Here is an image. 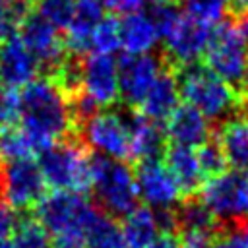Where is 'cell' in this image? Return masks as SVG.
<instances>
[{"mask_svg":"<svg viewBox=\"0 0 248 248\" xmlns=\"http://www.w3.org/2000/svg\"><path fill=\"white\" fill-rule=\"evenodd\" d=\"M163 159H165V165L169 167V170L172 172L174 180L178 182L182 198H190V196L200 194V190L205 182V176L200 169L196 151L192 147L170 143L167 147Z\"/></svg>","mask_w":248,"mask_h":248,"instance_id":"22","label":"cell"},{"mask_svg":"<svg viewBox=\"0 0 248 248\" xmlns=\"http://www.w3.org/2000/svg\"><path fill=\"white\" fill-rule=\"evenodd\" d=\"M99 209L85 198V194L52 190L33 205V217L52 234L68 229H83L91 225Z\"/></svg>","mask_w":248,"mask_h":248,"instance_id":"6","label":"cell"},{"mask_svg":"<svg viewBox=\"0 0 248 248\" xmlns=\"http://www.w3.org/2000/svg\"><path fill=\"white\" fill-rule=\"evenodd\" d=\"M134 176H136L138 196L151 209H174L180 203L182 200L180 186L163 161L138 163Z\"/></svg>","mask_w":248,"mask_h":248,"instance_id":"13","label":"cell"},{"mask_svg":"<svg viewBox=\"0 0 248 248\" xmlns=\"http://www.w3.org/2000/svg\"><path fill=\"white\" fill-rule=\"evenodd\" d=\"M203 64L238 97L248 74V41L236 27L234 19L213 25L207 48L203 52Z\"/></svg>","mask_w":248,"mask_h":248,"instance_id":"5","label":"cell"},{"mask_svg":"<svg viewBox=\"0 0 248 248\" xmlns=\"http://www.w3.org/2000/svg\"><path fill=\"white\" fill-rule=\"evenodd\" d=\"M33 10L56 29H66L74 16V0H33Z\"/></svg>","mask_w":248,"mask_h":248,"instance_id":"31","label":"cell"},{"mask_svg":"<svg viewBox=\"0 0 248 248\" xmlns=\"http://www.w3.org/2000/svg\"><path fill=\"white\" fill-rule=\"evenodd\" d=\"M91 192L99 211L112 219L126 217L138 207L140 196L136 188L134 169L126 161L91 153Z\"/></svg>","mask_w":248,"mask_h":248,"instance_id":"3","label":"cell"},{"mask_svg":"<svg viewBox=\"0 0 248 248\" xmlns=\"http://www.w3.org/2000/svg\"><path fill=\"white\" fill-rule=\"evenodd\" d=\"M19 223V213L8 205L6 202H0V240L10 238Z\"/></svg>","mask_w":248,"mask_h":248,"instance_id":"36","label":"cell"},{"mask_svg":"<svg viewBox=\"0 0 248 248\" xmlns=\"http://www.w3.org/2000/svg\"><path fill=\"white\" fill-rule=\"evenodd\" d=\"M180 248H213V238L203 234H184Z\"/></svg>","mask_w":248,"mask_h":248,"instance_id":"38","label":"cell"},{"mask_svg":"<svg viewBox=\"0 0 248 248\" xmlns=\"http://www.w3.org/2000/svg\"><path fill=\"white\" fill-rule=\"evenodd\" d=\"M39 64L17 35L0 41V83L8 89H21L37 79Z\"/></svg>","mask_w":248,"mask_h":248,"instance_id":"16","label":"cell"},{"mask_svg":"<svg viewBox=\"0 0 248 248\" xmlns=\"http://www.w3.org/2000/svg\"><path fill=\"white\" fill-rule=\"evenodd\" d=\"M33 153H35L33 145L21 126L16 124L0 126V165L16 159L31 157Z\"/></svg>","mask_w":248,"mask_h":248,"instance_id":"26","label":"cell"},{"mask_svg":"<svg viewBox=\"0 0 248 248\" xmlns=\"http://www.w3.org/2000/svg\"><path fill=\"white\" fill-rule=\"evenodd\" d=\"M227 2H229V12L232 19L248 16V0H227Z\"/></svg>","mask_w":248,"mask_h":248,"instance_id":"39","label":"cell"},{"mask_svg":"<svg viewBox=\"0 0 248 248\" xmlns=\"http://www.w3.org/2000/svg\"><path fill=\"white\" fill-rule=\"evenodd\" d=\"M174 2H178V0H174Z\"/></svg>","mask_w":248,"mask_h":248,"instance_id":"44","label":"cell"},{"mask_svg":"<svg viewBox=\"0 0 248 248\" xmlns=\"http://www.w3.org/2000/svg\"><path fill=\"white\" fill-rule=\"evenodd\" d=\"M149 0H118V12L128 14V12H136L141 6H145Z\"/></svg>","mask_w":248,"mask_h":248,"instance_id":"40","label":"cell"},{"mask_svg":"<svg viewBox=\"0 0 248 248\" xmlns=\"http://www.w3.org/2000/svg\"><path fill=\"white\" fill-rule=\"evenodd\" d=\"M0 248H14V242L10 238H2L0 240Z\"/></svg>","mask_w":248,"mask_h":248,"instance_id":"43","label":"cell"},{"mask_svg":"<svg viewBox=\"0 0 248 248\" xmlns=\"http://www.w3.org/2000/svg\"><path fill=\"white\" fill-rule=\"evenodd\" d=\"M165 134L170 143L194 149L205 143L211 138L213 130H211V122L198 108L184 103L178 105L165 122Z\"/></svg>","mask_w":248,"mask_h":248,"instance_id":"18","label":"cell"},{"mask_svg":"<svg viewBox=\"0 0 248 248\" xmlns=\"http://www.w3.org/2000/svg\"><path fill=\"white\" fill-rule=\"evenodd\" d=\"M234 23H236V27L240 29V33L244 35V39L248 41V16H242V17L234 19Z\"/></svg>","mask_w":248,"mask_h":248,"instance_id":"41","label":"cell"},{"mask_svg":"<svg viewBox=\"0 0 248 248\" xmlns=\"http://www.w3.org/2000/svg\"><path fill=\"white\" fill-rule=\"evenodd\" d=\"M0 180L4 202L16 211L31 209L46 194V182L41 167L31 157L0 165Z\"/></svg>","mask_w":248,"mask_h":248,"instance_id":"9","label":"cell"},{"mask_svg":"<svg viewBox=\"0 0 248 248\" xmlns=\"http://www.w3.org/2000/svg\"><path fill=\"white\" fill-rule=\"evenodd\" d=\"M17 33H19L17 37L21 39V43L27 46V50L37 60L39 70L45 74V78L52 76L54 70L68 56L64 37L58 33L54 25H50L35 10L19 23Z\"/></svg>","mask_w":248,"mask_h":248,"instance_id":"10","label":"cell"},{"mask_svg":"<svg viewBox=\"0 0 248 248\" xmlns=\"http://www.w3.org/2000/svg\"><path fill=\"white\" fill-rule=\"evenodd\" d=\"M180 85L176 79V74L167 64L159 72L157 79L153 81L151 89L140 103V114L155 124H165L169 116L174 112V108L180 105Z\"/></svg>","mask_w":248,"mask_h":248,"instance_id":"17","label":"cell"},{"mask_svg":"<svg viewBox=\"0 0 248 248\" xmlns=\"http://www.w3.org/2000/svg\"><path fill=\"white\" fill-rule=\"evenodd\" d=\"M186 14L198 21H203L207 25L219 23L229 8L227 0H184Z\"/></svg>","mask_w":248,"mask_h":248,"instance_id":"32","label":"cell"},{"mask_svg":"<svg viewBox=\"0 0 248 248\" xmlns=\"http://www.w3.org/2000/svg\"><path fill=\"white\" fill-rule=\"evenodd\" d=\"M182 238L178 232H159V236L147 246V248H180Z\"/></svg>","mask_w":248,"mask_h":248,"instance_id":"37","label":"cell"},{"mask_svg":"<svg viewBox=\"0 0 248 248\" xmlns=\"http://www.w3.org/2000/svg\"><path fill=\"white\" fill-rule=\"evenodd\" d=\"M81 87L99 107H108L120 97L118 64L112 54L87 52L81 58Z\"/></svg>","mask_w":248,"mask_h":248,"instance_id":"14","label":"cell"},{"mask_svg":"<svg viewBox=\"0 0 248 248\" xmlns=\"http://www.w3.org/2000/svg\"><path fill=\"white\" fill-rule=\"evenodd\" d=\"M50 248H87L85 231L83 229H68L50 240Z\"/></svg>","mask_w":248,"mask_h":248,"instance_id":"35","label":"cell"},{"mask_svg":"<svg viewBox=\"0 0 248 248\" xmlns=\"http://www.w3.org/2000/svg\"><path fill=\"white\" fill-rule=\"evenodd\" d=\"M17 118L37 155L60 140L78 136L68 97L45 76L17 91Z\"/></svg>","mask_w":248,"mask_h":248,"instance_id":"1","label":"cell"},{"mask_svg":"<svg viewBox=\"0 0 248 248\" xmlns=\"http://www.w3.org/2000/svg\"><path fill=\"white\" fill-rule=\"evenodd\" d=\"M174 74L180 85V97L209 122L219 124L240 112V101L234 91L205 64L194 62L174 70Z\"/></svg>","mask_w":248,"mask_h":248,"instance_id":"2","label":"cell"},{"mask_svg":"<svg viewBox=\"0 0 248 248\" xmlns=\"http://www.w3.org/2000/svg\"><path fill=\"white\" fill-rule=\"evenodd\" d=\"M12 242L14 248H50L48 231L35 217H19Z\"/></svg>","mask_w":248,"mask_h":248,"instance_id":"27","label":"cell"},{"mask_svg":"<svg viewBox=\"0 0 248 248\" xmlns=\"http://www.w3.org/2000/svg\"><path fill=\"white\" fill-rule=\"evenodd\" d=\"M159 33L145 10L128 12L120 19V46L128 54H147L157 46Z\"/></svg>","mask_w":248,"mask_h":248,"instance_id":"23","label":"cell"},{"mask_svg":"<svg viewBox=\"0 0 248 248\" xmlns=\"http://www.w3.org/2000/svg\"><path fill=\"white\" fill-rule=\"evenodd\" d=\"M85 147L91 151H97L99 155L118 159V161H130L132 149H130V132L120 112L114 110H103L93 114L81 128L79 134Z\"/></svg>","mask_w":248,"mask_h":248,"instance_id":"8","label":"cell"},{"mask_svg":"<svg viewBox=\"0 0 248 248\" xmlns=\"http://www.w3.org/2000/svg\"><path fill=\"white\" fill-rule=\"evenodd\" d=\"M105 8H108V10H114V12H118V0H99Z\"/></svg>","mask_w":248,"mask_h":248,"instance_id":"42","label":"cell"},{"mask_svg":"<svg viewBox=\"0 0 248 248\" xmlns=\"http://www.w3.org/2000/svg\"><path fill=\"white\" fill-rule=\"evenodd\" d=\"M46 186L78 194L91 192V151L79 136L60 140L39 153Z\"/></svg>","mask_w":248,"mask_h":248,"instance_id":"4","label":"cell"},{"mask_svg":"<svg viewBox=\"0 0 248 248\" xmlns=\"http://www.w3.org/2000/svg\"><path fill=\"white\" fill-rule=\"evenodd\" d=\"M17 120V89L0 85V126L16 124Z\"/></svg>","mask_w":248,"mask_h":248,"instance_id":"34","label":"cell"},{"mask_svg":"<svg viewBox=\"0 0 248 248\" xmlns=\"http://www.w3.org/2000/svg\"><path fill=\"white\" fill-rule=\"evenodd\" d=\"M211 29L213 25H207L203 21L190 17L188 14H182L176 25L170 29V33L163 39V62L169 68L178 70L203 58V52L211 37Z\"/></svg>","mask_w":248,"mask_h":248,"instance_id":"11","label":"cell"},{"mask_svg":"<svg viewBox=\"0 0 248 248\" xmlns=\"http://www.w3.org/2000/svg\"><path fill=\"white\" fill-rule=\"evenodd\" d=\"M118 91L126 107H140L165 62L161 54H128L118 58Z\"/></svg>","mask_w":248,"mask_h":248,"instance_id":"12","label":"cell"},{"mask_svg":"<svg viewBox=\"0 0 248 248\" xmlns=\"http://www.w3.org/2000/svg\"><path fill=\"white\" fill-rule=\"evenodd\" d=\"M128 132H130V161L141 163V161H161L165 157V151L169 147V140L165 134V128L161 124H155L140 114V110L126 107L124 112H120Z\"/></svg>","mask_w":248,"mask_h":248,"instance_id":"15","label":"cell"},{"mask_svg":"<svg viewBox=\"0 0 248 248\" xmlns=\"http://www.w3.org/2000/svg\"><path fill=\"white\" fill-rule=\"evenodd\" d=\"M213 248H248V221L223 227L213 238Z\"/></svg>","mask_w":248,"mask_h":248,"instance_id":"33","label":"cell"},{"mask_svg":"<svg viewBox=\"0 0 248 248\" xmlns=\"http://www.w3.org/2000/svg\"><path fill=\"white\" fill-rule=\"evenodd\" d=\"M105 17V6L99 0H74V16L66 27L64 45L70 54L85 56L91 48V35Z\"/></svg>","mask_w":248,"mask_h":248,"instance_id":"19","label":"cell"},{"mask_svg":"<svg viewBox=\"0 0 248 248\" xmlns=\"http://www.w3.org/2000/svg\"><path fill=\"white\" fill-rule=\"evenodd\" d=\"M87 248H126L120 225L110 215L99 211L85 231Z\"/></svg>","mask_w":248,"mask_h":248,"instance_id":"25","label":"cell"},{"mask_svg":"<svg viewBox=\"0 0 248 248\" xmlns=\"http://www.w3.org/2000/svg\"><path fill=\"white\" fill-rule=\"evenodd\" d=\"M200 198L225 227L248 221V172L227 170L207 178Z\"/></svg>","mask_w":248,"mask_h":248,"instance_id":"7","label":"cell"},{"mask_svg":"<svg viewBox=\"0 0 248 248\" xmlns=\"http://www.w3.org/2000/svg\"><path fill=\"white\" fill-rule=\"evenodd\" d=\"M145 12L153 21V25L159 33V39H165L182 16L178 2H174V0H151L149 8Z\"/></svg>","mask_w":248,"mask_h":248,"instance_id":"29","label":"cell"},{"mask_svg":"<svg viewBox=\"0 0 248 248\" xmlns=\"http://www.w3.org/2000/svg\"><path fill=\"white\" fill-rule=\"evenodd\" d=\"M120 231L126 248H147L159 236L155 211L147 205H138L122 219Z\"/></svg>","mask_w":248,"mask_h":248,"instance_id":"24","label":"cell"},{"mask_svg":"<svg viewBox=\"0 0 248 248\" xmlns=\"http://www.w3.org/2000/svg\"><path fill=\"white\" fill-rule=\"evenodd\" d=\"M215 141L232 170L248 172V120L240 114L227 118L215 128Z\"/></svg>","mask_w":248,"mask_h":248,"instance_id":"21","label":"cell"},{"mask_svg":"<svg viewBox=\"0 0 248 248\" xmlns=\"http://www.w3.org/2000/svg\"><path fill=\"white\" fill-rule=\"evenodd\" d=\"M196 157H198V163H200V169H202L205 180L219 176V174L229 170V163L225 159V153L219 147V143L215 141V138H209L205 143H202L198 147Z\"/></svg>","mask_w":248,"mask_h":248,"instance_id":"30","label":"cell"},{"mask_svg":"<svg viewBox=\"0 0 248 248\" xmlns=\"http://www.w3.org/2000/svg\"><path fill=\"white\" fill-rule=\"evenodd\" d=\"M176 232L184 234H203L215 238L223 231V223L211 213V209L202 202V198L190 196L182 198L174 207Z\"/></svg>","mask_w":248,"mask_h":248,"instance_id":"20","label":"cell"},{"mask_svg":"<svg viewBox=\"0 0 248 248\" xmlns=\"http://www.w3.org/2000/svg\"><path fill=\"white\" fill-rule=\"evenodd\" d=\"M91 48L101 54H112L120 48V19L114 16L103 17L91 35Z\"/></svg>","mask_w":248,"mask_h":248,"instance_id":"28","label":"cell"}]
</instances>
